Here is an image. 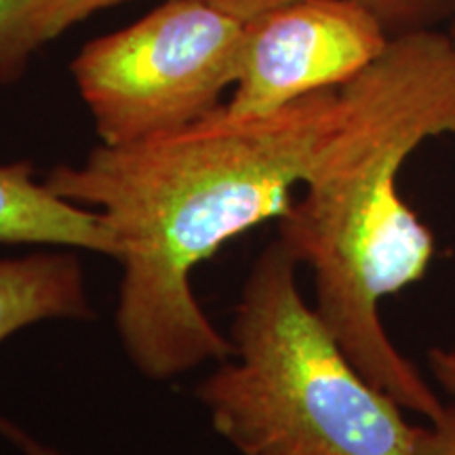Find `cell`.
<instances>
[{
    "mask_svg": "<svg viewBox=\"0 0 455 455\" xmlns=\"http://www.w3.org/2000/svg\"><path fill=\"white\" fill-rule=\"evenodd\" d=\"M339 87L264 116L226 106L169 133L100 144L44 178L110 226L123 276L116 331L150 379L221 363L235 346L198 304L192 275L243 232L283 220L339 118Z\"/></svg>",
    "mask_w": 455,
    "mask_h": 455,
    "instance_id": "1",
    "label": "cell"
},
{
    "mask_svg": "<svg viewBox=\"0 0 455 455\" xmlns=\"http://www.w3.org/2000/svg\"><path fill=\"white\" fill-rule=\"evenodd\" d=\"M339 118L278 238L315 281V310L355 367L428 424L447 405L386 333L379 304L418 283L435 236L403 201L398 173L426 140L455 138V38L439 28L392 36L339 87Z\"/></svg>",
    "mask_w": 455,
    "mask_h": 455,
    "instance_id": "2",
    "label": "cell"
},
{
    "mask_svg": "<svg viewBox=\"0 0 455 455\" xmlns=\"http://www.w3.org/2000/svg\"><path fill=\"white\" fill-rule=\"evenodd\" d=\"M298 266L276 238L244 278L235 352L196 386L213 430L241 455H415L419 428L306 304Z\"/></svg>",
    "mask_w": 455,
    "mask_h": 455,
    "instance_id": "3",
    "label": "cell"
},
{
    "mask_svg": "<svg viewBox=\"0 0 455 455\" xmlns=\"http://www.w3.org/2000/svg\"><path fill=\"white\" fill-rule=\"evenodd\" d=\"M244 20L207 0H167L84 44L70 70L100 144L169 133L221 108L241 64Z\"/></svg>",
    "mask_w": 455,
    "mask_h": 455,
    "instance_id": "4",
    "label": "cell"
},
{
    "mask_svg": "<svg viewBox=\"0 0 455 455\" xmlns=\"http://www.w3.org/2000/svg\"><path fill=\"white\" fill-rule=\"evenodd\" d=\"M390 34L352 0H291L244 20L235 93L226 108L264 116L338 89L388 47Z\"/></svg>",
    "mask_w": 455,
    "mask_h": 455,
    "instance_id": "5",
    "label": "cell"
},
{
    "mask_svg": "<svg viewBox=\"0 0 455 455\" xmlns=\"http://www.w3.org/2000/svg\"><path fill=\"white\" fill-rule=\"evenodd\" d=\"M0 243L51 244L112 259L118 253L106 220L57 196L28 161L0 164Z\"/></svg>",
    "mask_w": 455,
    "mask_h": 455,
    "instance_id": "6",
    "label": "cell"
},
{
    "mask_svg": "<svg viewBox=\"0 0 455 455\" xmlns=\"http://www.w3.org/2000/svg\"><path fill=\"white\" fill-rule=\"evenodd\" d=\"M55 318H93L76 249L57 247L0 259V344L21 329ZM15 428L0 415V436L9 441Z\"/></svg>",
    "mask_w": 455,
    "mask_h": 455,
    "instance_id": "7",
    "label": "cell"
},
{
    "mask_svg": "<svg viewBox=\"0 0 455 455\" xmlns=\"http://www.w3.org/2000/svg\"><path fill=\"white\" fill-rule=\"evenodd\" d=\"M61 0H0V84H13L53 41Z\"/></svg>",
    "mask_w": 455,
    "mask_h": 455,
    "instance_id": "8",
    "label": "cell"
},
{
    "mask_svg": "<svg viewBox=\"0 0 455 455\" xmlns=\"http://www.w3.org/2000/svg\"><path fill=\"white\" fill-rule=\"evenodd\" d=\"M228 13L249 20V17L268 11L291 0H207ZM365 7L379 20L390 36L415 30H430L445 21H451L455 0H352Z\"/></svg>",
    "mask_w": 455,
    "mask_h": 455,
    "instance_id": "9",
    "label": "cell"
},
{
    "mask_svg": "<svg viewBox=\"0 0 455 455\" xmlns=\"http://www.w3.org/2000/svg\"><path fill=\"white\" fill-rule=\"evenodd\" d=\"M415 455H455V405L439 422H432L418 432Z\"/></svg>",
    "mask_w": 455,
    "mask_h": 455,
    "instance_id": "10",
    "label": "cell"
},
{
    "mask_svg": "<svg viewBox=\"0 0 455 455\" xmlns=\"http://www.w3.org/2000/svg\"><path fill=\"white\" fill-rule=\"evenodd\" d=\"M121 3H127V0H61L53 21V38L70 30L72 26L81 24L89 15L116 7Z\"/></svg>",
    "mask_w": 455,
    "mask_h": 455,
    "instance_id": "11",
    "label": "cell"
},
{
    "mask_svg": "<svg viewBox=\"0 0 455 455\" xmlns=\"http://www.w3.org/2000/svg\"><path fill=\"white\" fill-rule=\"evenodd\" d=\"M428 367L441 388L453 398L455 405V350L432 348L428 352Z\"/></svg>",
    "mask_w": 455,
    "mask_h": 455,
    "instance_id": "12",
    "label": "cell"
},
{
    "mask_svg": "<svg viewBox=\"0 0 455 455\" xmlns=\"http://www.w3.org/2000/svg\"><path fill=\"white\" fill-rule=\"evenodd\" d=\"M9 443H13V445L20 449V451H24L26 455H66V453H61L60 449L47 445V443L36 441L34 436H30L26 430H21V428L15 432L13 439H11Z\"/></svg>",
    "mask_w": 455,
    "mask_h": 455,
    "instance_id": "13",
    "label": "cell"
},
{
    "mask_svg": "<svg viewBox=\"0 0 455 455\" xmlns=\"http://www.w3.org/2000/svg\"><path fill=\"white\" fill-rule=\"evenodd\" d=\"M449 34H451V36L455 38V13H453V17H451V30H449Z\"/></svg>",
    "mask_w": 455,
    "mask_h": 455,
    "instance_id": "14",
    "label": "cell"
}]
</instances>
